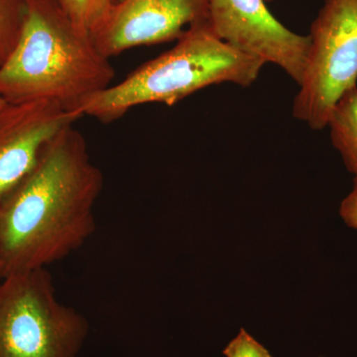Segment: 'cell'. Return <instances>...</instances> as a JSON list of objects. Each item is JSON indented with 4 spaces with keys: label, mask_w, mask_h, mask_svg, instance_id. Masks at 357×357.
Wrapping results in <instances>:
<instances>
[{
    "label": "cell",
    "mask_w": 357,
    "mask_h": 357,
    "mask_svg": "<svg viewBox=\"0 0 357 357\" xmlns=\"http://www.w3.org/2000/svg\"><path fill=\"white\" fill-rule=\"evenodd\" d=\"M112 4L117 3V2L121 1V0H110Z\"/></svg>",
    "instance_id": "2e32d148"
},
{
    "label": "cell",
    "mask_w": 357,
    "mask_h": 357,
    "mask_svg": "<svg viewBox=\"0 0 357 357\" xmlns=\"http://www.w3.org/2000/svg\"><path fill=\"white\" fill-rule=\"evenodd\" d=\"M81 117L49 100L0 107V206L31 173L47 143Z\"/></svg>",
    "instance_id": "ba28073f"
},
{
    "label": "cell",
    "mask_w": 357,
    "mask_h": 357,
    "mask_svg": "<svg viewBox=\"0 0 357 357\" xmlns=\"http://www.w3.org/2000/svg\"><path fill=\"white\" fill-rule=\"evenodd\" d=\"M6 102H4L3 100H2V98H0V107H3L4 105H6Z\"/></svg>",
    "instance_id": "9a60e30c"
},
{
    "label": "cell",
    "mask_w": 357,
    "mask_h": 357,
    "mask_svg": "<svg viewBox=\"0 0 357 357\" xmlns=\"http://www.w3.org/2000/svg\"><path fill=\"white\" fill-rule=\"evenodd\" d=\"M79 31L91 36L112 6L110 0H57Z\"/></svg>",
    "instance_id": "8fae6325"
},
{
    "label": "cell",
    "mask_w": 357,
    "mask_h": 357,
    "mask_svg": "<svg viewBox=\"0 0 357 357\" xmlns=\"http://www.w3.org/2000/svg\"><path fill=\"white\" fill-rule=\"evenodd\" d=\"M265 1H266L267 3H269V2H273L275 0H265Z\"/></svg>",
    "instance_id": "e0dca14e"
},
{
    "label": "cell",
    "mask_w": 357,
    "mask_h": 357,
    "mask_svg": "<svg viewBox=\"0 0 357 357\" xmlns=\"http://www.w3.org/2000/svg\"><path fill=\"white\" fill-rule=\"evenodd\" d=\"M340 217L351 229H357V178H354V189L340 204Z\"/></svg>",
    "instance_id": "4fadbf2b"
},
{
    "label": "cell",
    "mask_w": 357,
    "mask_h": 357,
    "mask_svg": "<svg viewBox=\"0 0 357 357\" xmlns=\"http://www.w3.org/2000/svg\"><path fill=\"white\" fill-rule=\"evenodd\" d=\"M88 333L83 314L59 299L47 268L0 281V357H77Z\"/></svg>",
    "instance_id": "277c9868"
},
{
    "label": "cell",
    "mask_w": 357,
    "mask_h": 357,
    "mask_svg": "<svg viewBox=\"0 0 357 357\" xmlns=\"http://www.w3.org/2000/svg\"><path fill=\"white\" fill-rule=\"evenodd\" d=\"M331 139L344 165L357 178V86L347 91L328 121Z\"/></svg>",
    "instance_id": "9c48e42d"
},
{
    "label": "cell",
    "mask_w": 357,
    "mask_h": 357,
    "mask_svg": "<svg viewBox=\"0 0 357 357\" xmlns=\"http://www.w3.org/2000/svg\"><path fill=\"white\" fill-rule=\"evenodd\" d=\"M266 3L265 0H208V21L223 42L266 64L279 66L299 84L309 53V36L285 27Z\"/></svg>",
    "instance_id": "8992f818"
},
{
    "label": "cell",
    "mask_w": 357,
    "mask_h": 357,
    "mask_svg": "<svg viewBox=\"0 0 357 357\" xmlns=\"http://www.w3.org/2000/svg\"><path fill=\"white\" fill-rule=\"evenodd\" d=\"M103 175L83 134L69 126L44 147L31 173L0 206V261L6 275L47 268L96 231Z\"/></svg>",
    "instance_id": "6da1fadb"
},
{
    "label": "cell",
    "mask_w": 357,
    "mask_h": 357,
    "mask_svg": "<svg viewBox=\"0 0 357 357\" xmlns=\"http://www.w3.org/2000/svg\"><path fill=\"white\" fill-rule=\"evenodd\" d=\"M25 17L26 0H0V68L17 46Z\"/></svg>",
    "instance_id": "30bf717a"
},
{
    "label": "cell",
    "mask_w": 357,
    "mask_h": 357,
    "mask_svg": "<svg viewBox=\"0 0 357 357\" xmlns=\"http://www.w3.org/2000/svg\"><path fill=\"white\" fill-rule=\"evenodd\" d=\"M208 20V0H121L91 37L110 59L135 47L177 41L188 28Z\"/></svg>",
    "instance_id": "52a82bcc"
},
{
    "label": "cell",
    "mask_w": 357,
    "mask_h": 357,
    "mask_svg": "<svg viewBox=\"0 0 357 357\" xmlns=\"http://www.w3.org/2000/svg\"><path fill=\"white\" fill-rule=\"evenodd\" d=\"M225 357H273L244 328L223 349Z\"/></svg>",
    "instance_id": "7c38bea8"
},
{
    "label": "cell",
    "mask_w": 357,
    "mask_h": 357,
    "mask_svg": "<svg viewBox=\"0 0 357 357\" xmlns=\"http://www.w3.org/2000/svg\"><path fill=\"white\" fill-rule=\"evenodd\" d=\"M6 276V273H4L3 266H2V263L0 261V281L3 277Z\"/></svg>",
    "instance_id": "5bb4252c"
},
{
    "label": "cell",
    "mask_w": 357,
    "mask_h": 357,
    "mask_svg": "<svg viewBox=\"0 0 357 357\" xmlns=\"http://www.w3.org/2000/svg\"><path fill=\"white\" fill-rule=\"evenodd\" d=\"M114 76L110 59L77 29L57 0H26L20 42L0 68V98L49 100L79 114V105L112 86Z\"/></svg>",
    "instance_id": "7a4b0ae2"
},
{
    "label": "cell",
    "mask_w": 357,
    "mask_h": 357,
    "mask_svg": "<svg viewBox=\"0 0 357 357\" xmlns=\"http://www.w3.org/2000/svg\"><path fill=\"white\" fill-rule=\"evenodd\" d=\"M307 36L293 116L321 130L342 96L357 86V0H325Z\"/></svg>",
    "instance_id": "5b68a950"
},
{
    "label": "cell",
    "mask_w": 357,
    "mask_h": 357,
    "mask_svg": "<svg viewBox=\"0 0 357 357\" xmlns=\"http://www.w3.org/2000/svg\"><path fill=\"white\" fill-rule=\"evenodd\" d=\"M265 64L223 42L210 21L197 23L185 30L172 49L141 65L121 83L89 96L77 112L109 123L138 105H174L213 84L251 86Z\"/></svg>",
    "instance_id": "3957f363"
}]
</instances>
